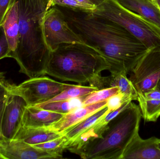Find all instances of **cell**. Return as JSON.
I'll use <instances>...</instances> for the list:
<instances>
[{
    "instance_id": "obj_1",
    "label": "cell",
    "mask_w": 160,
    "mask_h": 159,
    "mask_svg": "<svg viewBox=\"0 0 160 159\" xmlns=\"http://www.w3.org/2000/svg\"><path fill=\"white\" fill-rule=\"evenodd\" d=\"M58 7L71 29L106 59L111 73H130L149 49L124 27L112 21L92 13Z\"/></svg>"
},
{
    "instance_id": "obj_2",
    "label": "cell",
    "mask_w": 160,
    "mask_h": 159,
    "mask_svg": "<svg viewBox=\"0 0 160 159\" xmlns=\"http://www.w3.org/2000/svg\"><path fill=\"white\" fill-rule=\"evenodd\" d=\"M19 14L18 47L12 58L20 72L30 78L46 75L50 55L42 32L43 17L49 9L50 0H16Z\"/></svg>"
},
{
    "instance_id": "obj_3",
    "label": "cell",
    "mask_w": 160,
    "mask_h": 159,
    "mask_svg": "<svg viewBox=\"0 0 160 159\" xmlns=\"http://www.w3.org/2000/svg\"><path fill=\"white\" fill-rule=\"evenodd\" d=\"M142 112L132 101L109 122L98 137L71 153L83 159H121L124 150L139 133Z\"/></svg>"
},
{
    "instance_id": "obj_4",
    "label": "cell",
    "mask_w": 160,
    "mask_h": 159,
    "mask_svg": "<svg viewBox=\"0 0 160 159\" xmlns=\"http://www.w3.org/2000/svg\"><path fill=\"white\" fill-rule=\"evenodd\" d=\"M110 65L93 48L81 44H63L51 52L46 75L64 81L90 83Z\"/></svg>"
},
{
    "instance_id": "obj_5",
    "label": "cell",
    "mask_w": 160,
    "mask_h": 159,
    "mask_svg": "<svg viewBox=\"0 0 160 159\" xmlns=\"http://www.w3.org/2000/svg\"><path fill=\"white\" fill-rule=\"evenodd\" d=\"M121 25L148 49L160 46V29L137 13L120 4L117 0H104L92 13Z\"/></svg>"
},
{
    "instance_id": "obj_6",
    "label": "cell",
    "mask_w": 160,
    "mask_h": 159,
    "mask_svg": "<svg viewBox=\"0 0 160 159\" xmlns=\"http://www.w3.org/2000/svg\"><path fill=\"white\" fill-rule=\"evenodd\" d=\"M42 28L44 42L50 52L56 50L63 44L88 45L71 29L64 14L57 6L52 7L46 11Z\"/></svg>"
},
{
    "instance_id": "obj_7",
    "label": "cell",
    "mask_w": 160,
    "mask_h": 159,
    "mask_svg": "<svg viewBox=\"0 0 160 159\" xmlns=\"http://www.w3.org/2000/svg\"><path fill=\"white\" fill-rule=\"evenodd\" d=\"M68 85L43 76L30 78L18 86L14 85L9 92L20 96L27 105L32 106L53 99Z\"/></svg>"
},
{
    "instance_id": "obj_8",
    "label": "cell",
    "mask_w": 160,
    "mask_h": 159,
    "mask_svg": "<svg viewBox=\"0 0 160 159\" xmlns=\"http://www.w3.org/2000/svg\"><path fill=\"white\" fill-rule=\"evenodd\" d=\"M130 74L129 78L138 94L158 87L160 81V46L149 49Z\"/></svg>"
},
{
    "instance_id": "obj_9",
    "label": "cell",
    "mask_w": 160,
    "mask_h": 159,
    "mask_svg": "<svg viewBox=\"0 0 160 159\" xmlns=\"http://www.w3.org/2000/svg\"><path fill=\"white\" fill-rule=\"evenodd\" d=\"M27 106L23 98L8 91L0 109V138L14 139Z\"/></svg>"
},
{
    "instance_id": "obj_10",
    "label": "cell",
    "mask_w": 160,
    "mask_h": 159,
    "mask_svg": "<svg viewBox=\"0 0 160 159\" xmlns=\"http://www.w3.org/2000/svg\"><path fill=\"white\" fill-rule=\"evenodd\" d=\"M0 153L5 159H56L48 152L18 139L0 138Z\"/></svg>"
},
{
    "instance_id": "obj_11",
    "label": "cell",
    "mask_w": 160,
    "mask_h": 159,
    "mask_svg": "<svg viewBox=\"0 0 160 159\" xmlns=\"http://www.w3.org/2000/svg\"><path fill=\"white\" fill-rule=\"evenodd\" d=\"M159 139L156 137L143 139L138 133L124 150L121 159H160Z\"/></svg>"
},
{
    "instance_id": "obj_12",
    "label": "cell",
    "mask_w": 160,
    "mask_h": 159,
    "mask_svg": "<svg viewBox=\"0 0 160 159\" xmlns=\"http://www.w3.org/2000/svg\"><path fill=\"white\" fill-rule=\"evenodd\" d=\"M107 101L88 105H82L78 107L65 114L60 120L48 128L61 134L68 128L78 124L98 110L106 106Z\"/></svg>"
},
{
    "instance_id": "obj_13",
    "label": "cell",
    "mask_w": 160,
    "mask_h": 159,
    "mask_svg": "<svg viewBox=\"0 0 160 159\" xmlns=\"http://www.w3.org/2000/svg\"><path fill=\"white\" fill-rule=\"evenodd\" d=\"M65 114L27 105L22 115L21 126L29 128H48L60 120Z\"/></svg>"
},
{
    "instance_id": "obj_14",
    "label": "cell",
    "mask_w": 160,
    "mask_h": 159,
    "mask_svg": "<svg viewBox=\"0 0 160 159\" xmlns=\"http://www.w3.org/2000/svg\"><path fill=\"white\" fill-rule=\"evenodd\" d=\"M137 101L145 121H157L160 116V89L157 87L142 94H138Z\"/></svg>"
},
{
    "instance_id": "obj_15",
    "label": "cell",
    "mask_w": 160,
    "mask_h": 159,
    "mask_svg": "<svg viewBox=\"0 0 160 159\" xmlns=\"http://www.w3.org/2000/svg\"><path fill=\"white\" fill-rule=\"evenodd\" d=\"M2 25L8 43L10 58H12L17 50L18 41V3L16 1L6 14Z\"/></svg>"
},
{
    "instance_id": "obj_16",
    "label": "cell",
    "mask_w": 160,
    "mask_h": 159,
    "mask_svg": "<svg viewBox=\"0 0 160 159\" xmlns=\"http://www.w3.org/2000/svg\"><path fill=\"white\" fill-rule=\"evenodd\" d=\"M62 135L61 133L48 128H29L21 126L14 139L22 140L29 144L34 145L54 140Z\"/></svg>"
},
{
    "instance_id": "obj_17",
    "label": "cell",
    "mask_w": 160,
    "mask_h": 159,
    "mask_svg": "<svg viewBox=\"0 0 160 159\" xmlns=\"http://www.w3.org/2000/svg\"><path fill=\"white\" fill-rule=\"evenodd\" d=\"M126 8L156 24L160 29V12L149 0H117Z\"/></svg>"
},
{
    "instance_id": "obj_18",
    "label": "cell",
    "mask_w": 160,
    "mask_h": 159,
    "mask_svg": "<svg viewBox=\"0 0 160 159\" xmlns=\"http://www.w3.org/2000/svg\"><path fill=\"white\" fill-rule=\"evenodd\" d=\"M107 105L88 117L82 121L68 128L61 134L65 137L67 143L76 139L80 134L90 128L99 119L106 114H109Z\"/></svg>"
},
{
    "instance_id": "obj_19",
    "label": "cell",
    "mask_w": 160,
    "mask_h": 159,
    "mask_svg": "<svg viewBox=\"0 0 160 159\" xmlns=\"http://www.w3.org/2000/svg\"><path fill=\"white\" fill-rule=\"evenodd\" d=\"M97 90L98 89L96 87L69 84L62 92L46 102L78 99L87 96Z\"/></svg>"
},
{
    "instance_id": "obj_20",
    "label": "cell",
    "mask_w": 160,
    "mask_h": 159,
    "mask_svg": "<svg viewBox=\"0 0 160 159\" xmlns=\"http://www.w3.org/2000/svg\"><path fill=\"white\" fill-rule=\"evenodd\" d=\"M85 97L81 101L79 100L78 101H77V100L78 98L65 101L45 102L35 105V106L48 111H52L60 114H66L74 109L82 106V103Z\"/></svg>"
},
{
    "instance_id": "obj_21",
    "label": "cell",
    "mask_w": 160,
    "mask_h": 159,
    "mask_svg": "<svg viewBox=\"0 0 160 159\" xmlns=\"http://www.w3.org/2000/svg\"><path fill=\"white\" fill-rule=\"evenodd\" d=\"M66 138L62 135L54 140L33 146L48 152L55 156L56 159H61L62 158L63 152L66 149Z\"/></svg>"
},
{
    "instance_id": "obj_22",
    "label": "cell",
    "mask_w": 160,
    "mask_h": 159,
    "mask_svg": "<svg viewBox=\"0 0 160 159\" xmlns=\"http://www.w3.org/2000/svg\"><path fill=\"white\" fill-rule=\"evenodd\" d=\"M54 6L62 7L76 12L92 13L96 6L93 5L80 2L76 0H50V8Z\"/></svg>"
},
{
    "instance_id": "obj_23",
    "label": "cell",
    "mask_w": 160,
    "mask_h": 159,
    "mask_svg": "<svg viewBox=\"0 0 160 159\" xmlns=\"http://www.w3.org/2000/svg\"><path fill=\"white\" fill-rule=\"evenodd\" d=\"M119 92V89L117 87L98 90L85 96L83 100L82 105H88L107 101L109 98Z\"/></svg>"
},
{
    "instance_id": "obj_24",
    "label": "cell",
    "mask_w": 160,
    "mask_h": 159,
    "mask_svg": "<svg viewBox=\"0 0 160 159\" xmlns=\"http://www.w3.org/2000/svg\"><path fill=\"white\" fill-rule=\"evenodd\" d=\"M127 101H132L131 99L119 92L109 98L107 101V106L109 113L116 110Z\"/></svg>"
},
{
    "instance_id": "obj_25",
    "label": "cell",
    "mask_w": 160,
    "mask_h": 159,
    "mask_svg": "<svg viewBox=\"0 0 160 159\" xmlns=\"http://www.w3.org/2000/svg\"><path fill=\"white\" fill-rule=\"evenodd\" d=\"M10 58V51L8 43L2 26H0V60Z\"/></svg>"
},
{
    "instance_id": "obj_26",
    "label": "cell",
    "mask_w": 160,
    "mask_h": 159,
    "mask_svg": "<svg viewBox=\"0 0 160 159\" xmlns=\"http://www.w3.org/2000/svg\"><path fill=\"white\" fill-rule=\"evenodd\" d=\"M16 0H0V26L11 6Z\"/></svg>"
},
{
    "instance_id": "obj_27",
    "label": "cell",
    "mask_w": 160,
    "mask_h": 159,
    "mask_svg": "<svg viewBox=\"0 0 160 159\" xmlns=\"http://www.w3.org/2000/svg\"><path fill=\"white\" fill-rule=\"evenodd\" d=\"M13 85L10 84L7 80L5 73L4 72H0V91L5 90L9 91Z\"/></svg>"
},
{
    "instance_id": "obj_28",
    "label": "cell",
    "mask_w": 160,
    "mask_h": 159,
    "mask_svg": "<svg viewBox=\"0 0 160 159\" xmlns=\"http://www.w3.org/2000/svg\"><path fill=\"white\" fill-rule=\"evenodd\" d=\"M8 92V91H7L5 90L0 91V109H1L2 104L5 98L6 97Z\"/></svg>"
},
{
    "instance_id": "obj_29",
    "label": "cell",
    "mask_w": 160,
    "mask_h": 159,
    "mask_svg": "<svg viewBox=\"0 0 160 159\" xmlns=\"http://www.w3.org/2000/svg\"><path fill=\"white\" fill-rule=\"evenodd\" d=\"M151 2L160 12V0H151Z\"/></svg>"
},
{
    "instance_id": "obj_30",
    "label": "cell",
    "mask_w": 160,
    "mask_h": 159,
    "mask_svg": "<svg viewBox=\"0 0 160 159\" xmlns=\"http://www.w3.org/2000/svg\"><path fill=\"white\" fill-rule=\"evenodd\" d=\"M93 5L96 7L100 5L104 0H89Z\"/></svg>"
},
{
    "instance_id": "obj_31",
    "label": "cell",
    "mask_w": 160,
    "mask_h": 159,
    "mask_svg": "<svg viewBox=\"0 0 160 159\" xmlns=\"http://www.w3.org/2000/svg\"><path fill=\"white\" fill-rule=\"evenodd\" d=\"M80 2L83 3L93 5L89 0H76Z\"/></svg>"
},
{
    "instance_id": "obj_32",
    "label": "cell",
    "mask_w": 160,
    "mask_h": 159,
    "mask_svg": "<svg viewBox=\"0 0 160 159\" xmlns=\"http://www.w3.org/2000/svg\"><path fill=\"white\" fill-rule=\"evenodd\" d=\"M158 147L159 149L160 150V139H159L158 142Z\"/></svg>"
},
{
    "instance_id": "obj_33",
    "label": "cell",
    "mask_w": 160,
    "mask_h": 159,
    "mask_svg": "<svg viewBox=\"0 0 160 159\" xmlns=\"http://www.w3.org/2000/svg\"><path fill=\"white\" fill-rule=\"evenodd\" d=\"M158 87L160 89V81H159V82L158 84Z\"/></svg>"
},
{
    "instance_id": "obj_34",
    "label": "cell",
    "mask_w": 160,
    "mask_h": 159,
    "mask_svg": "<svg viewBox=\"0 0 160 159\" xmlns=\"http://www.w3.org/2000/svg\"><path fill=\"white\" fill-rule=\"evenodd\" d=\"M149 1H151V0H149Z\"/></svg>"
},
{
    "instance_id": "obj_35",
    "label": "cell",
    "mask_w": 160,
    "mask_h": 159,
    "mask_svg": "<svg viewBox=\"0 0 160 159\" xmlns=\"http://www.w3.org/2000/svg\"><path fill=\"white\" fill-rule=\"evenodd\" d=\"M0 154H1V153H0Z\"/></svg>"
},
{
    "instance_id": "obj_36",
    "label": "cell",
    "mask_w": 160,
    "mask_h": 159,
    "mask_svg": "<svg viewBox=\"0 0 160 159\" xmlns=\"http://www.w3.org/2000/svg\"><path fill=\"white\" fill-rule=\"evenodd\" d=\"M0 136H1V135H0Z\"/></svg>"
}]
</instances>
